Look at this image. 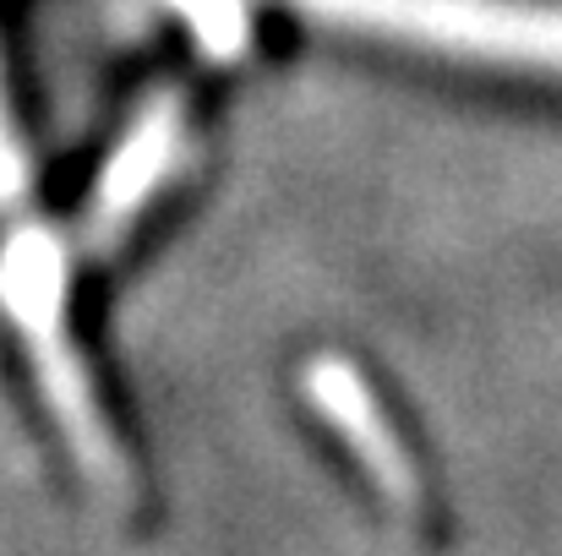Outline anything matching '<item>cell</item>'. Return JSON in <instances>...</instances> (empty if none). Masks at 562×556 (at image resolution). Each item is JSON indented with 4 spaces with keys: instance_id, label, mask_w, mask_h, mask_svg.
<instances>
[{
    "instance_id": "6da1fadb",
    "label": "cell",
    "mask_w": 562,
    "mask_h": 556,
    "mask_svg": "<svg viewBox=\"0 0 562 556\" xmlns=\"http://www.w3.org/2000/svg\"><path fill=\"white\" fill-rule=\"evenodd\" d=\"M328 33H350L464 71L562 88V0H284Z\"/></svg>"
},
{
    "instance_id": "7a4b0ae2",
    "label": "cell",
    "mask_w": 562,
    "mask_h": 556,
    "mask_svg": "<svg viewBox=\"0 0 562 556\" xmlns=\"http://www.w3.org/2000/svg\"><path fill=\"white\" fill-rule=\"evenodd\" d=\"M0 306L16 328V339L27 344L33 371H38V387L71 442V453L82 458V469L104 486L121 480V458L104 436V420L93 409V393H88V376L82 361L71 350V333H66V273H60V246L44 235V229H16L5 246H0Z\"/></svg>"
},
{
    "instance_id": "3957f363",
    "label": "cell",
    "mask_w": 562,
    "mask_h": 556,
    "mask_svg": "<svg viewBox=\"0 0 562 556\" xmlns=\"http://www.w3.org/2000/svg\"><path fill=\"white\" fill-rule=\"evenodd\" d=\"M181 148H187V104H181L176 93H159L154 104L137 110V121L126 126V137L115 143L104 175L93 185L88 240H93L99 251H110V246L137 224V213L154 202V191L176 175Z\"/></svg>"
},
{
    "instance_id": "277c9868",
    "label": "cell",
    "mask_w": 562,
    "mask_h": 556,
    "mask_svg": "<svg viewBox=\"0 0 562 556\" xmlns=\"http://www.w3.org/2000/svg\"><path fill=\"white\" fill-rule=\"evenodd\" d=\"M306 393L323 409V420L350 442V453L367 464V475L382 486V497L398 502V508H415V491H420L415 469H409V458H404V447H398L376 393L367 387V376H356L345 361L323 355V361L306 366Z\"/></svg>"
},
{
    "instance_id": "5b68a950",
    "label": "cell",
    "mask_w": 562,
    "mask_h": 556,
    "mask_svg": "<svg viewBox=\"0 0 562 556\" xmlns=\"http://www.w3.org/2000/svg\"><path fill=\"white\" fill-rule=\"evenodd\" d=\"M154 5H165L213 60H235L251 38L246 0H154Z\"/></svg>"
},
{
    "instance_id": "8992f818",
    "label": "cell",
    "mask_w": 562,
    "mask_h": 556,
    "mask_svg": "<svg viewBox=\"0 0 562 556\" xmlns=\"http://www.w3.org/2000/svg\"><path fill=\"white\" fill-rule=\"evenodd\" d=\"M16 191H22V148H16L11 104H5V82H0V207L16 202Z\"/></svg>"
}]
</instances>
